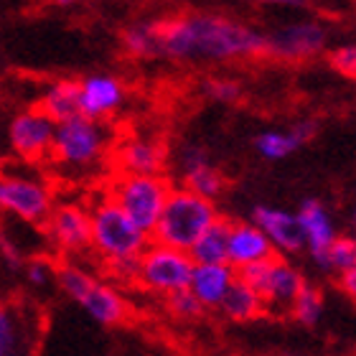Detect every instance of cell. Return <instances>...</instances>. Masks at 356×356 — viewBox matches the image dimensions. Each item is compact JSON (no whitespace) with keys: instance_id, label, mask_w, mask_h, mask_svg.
<instances>
[{"instance_id":"obj_1","label":"cell","mask_w":356,"mask_h":356,"mask_svg":"<svg viewBox=\"0 0 356 356\" xmlns=\"http://www.w3.org/2000/svg\"><path fill=\"white\" fill-rule=\"evenodd\" d=\"M161 56L173 61H239L265 54V36L245 23L214 13H186L158 23Z\"/></svg>"},{"instance_id":"obj_2","label":"cell","mask_w":356,"mask_h":356,"mask_svg":"<svg viewBox=\"0 0 356 356\" xmlns=\"http://www.w3.org/2000/svg\"><path fill=\"white\" fill-rule=\"evenodd\" d=\"M150 245V234L140 229L107 191H99L89 204V252L97 254L112 280L135 282L138 257Z\"/></svg>"},{"instance_id":"obj_3","label":"cell","mask_w":356,"mask_h":356,"mask_svg":"<svg viewBox=\"0 0 356 356\" xmlns=\"http://www.w3.org/2000/svg\"><path fill=\"white\" fill-rule=\"evenodd\" d=\"M54 282L99 326H120L130 316V303L118 285L92 275L72 257L54 265Z\"/></svg>"},{"instance_id":"obj_4","label":"cell","mask_w":356,"mask_h":356,"mask_svg":"<svg viewBox=\"0 0 356 356\" xmlns=\"http://www.w3.org/2000/svg\"><path fill=\"white\" fill-rule=\"evenodd\" d=\"M216 219H219V209L214 199H207L186 186H173L156 227L150 232V239L188 252V247L199 239L201 232Z\"/></svg>"},{"instance_id":"obj_5","label":"cell","mask_w":356,"mask_h":356,"mask_svg":"<svg viewBox=\"0 0 356 356\" xmlns=\"http://www.w3.org/2000/svg\"><path fill=\"white\" fill-rule=\"evenodd\" d=\"M112 153L110 130L102 120L74 115L56 122L49 161L64 171H89L97 168Z\"/></svg>"},{"instance_id":"obj_6","label":"cell","mask_w":356,"mask_h":356,"mask_svg":"<svg viewBox=\"0 0 356 356\" xmlns=\"http://www.w3.org/2000/svg\"><path fill=\"white\" fill-rule=\"evenodd\" d=\"M173 184L163 173H125L115 171L107 181V196L133 219L140 229L150 234L156 227Z\"/></svg>"},{"instance_id":"obj_7","label":"cell","mask_w":356,"mask_h":356,"mask_svg":"<svg viewBox=\"0 0 356 356\" xmlns=\"http://www.w3.org/2000/svg\"><path fill=\"white\" fill-rule=\"evenodd\" d=\"M56 204V191L44 176L0 168V214L23 224H44Z\"/></svg>"},{"instance_id":"obj_8","label":"cell","mask_w":356,"mask_h":356,"mask_svg":"<svg viewBox=\"0 0 356 356\" xmlns=\"http://www.w3.org/2000/svg\"><path fill=\"white\" fill-rule=\"evenodd\" d=\"M193 260L186 250L153 242L145 247L138 257V270H135V282L140 290L158 298H168L176 290L188 288L191 280Z\"/></svg>"},{"instance_id":"obj_9","label":"cell","mask_w":356,"mask_h":356,"mask_svg":"<svg viewBox=\"0 0 356 356\" xmlns=\"http://www.w3.org/2000/svg\"><path fill=\"white\" fill-rule=\"evenodd\" d=\"M237 275L257 290V296L265 303V311L270 313H288L293 298L305 282L300 270L290 265L282 254H273L270 260L242 267L237 270Z\"/></svg>"},{"instance_id":"obj_10","label":"cell","mask_w":356,"mask_h":356,"mask_svg":"<svg viewBox=\"0 0 356 356\" xmlns=\"http://www.w3.org/2000/svg\"><path fill=\"white\" fill-rule=\"evenodd\" d=\"M56 120H51L38 104L26 107L8 122V145L23 163H44L51 156Z\"/></svg>"},{"instance_id":"obj_11","label":"cell","mask_w":356,"mask_h":356,"mask_svg":"<svg viewBox=\"0 0 356 356\" xmlns=\"http://www.w3.org/2000/svg\"><path fill=\"white\" fill-rule=\"evenodd\" d=\"M46 239L64 257H82L89 252V204L64 199L54 204L44 222Z\"/></svg>"},{"instance_id":"obj_12","label":"cell","mask_w":356,"mask_h":356,"mask_svg":"<svg viewBox=\"0 0 356 356\" xmlns=\"http://www.w3.org/2000/svg\"><path fill=\"white\" fill-rule=\"evenodd\" d=\"M326 29L316 21L290 23L285 29L265 36V54L282 61H305L326 49Z\"/></svg>"},{"instance_id":"obj_13","label":"cell","mask_w":356,"mask_h":356,"mask_svg":"<svg viewBox=\"0 0 356 356\" xmlns=\"http://www.w3.org/2000/svg\"><path fill=\"white\" fill-rule=\"evenodd\" d=\"M36 313L29 305H10L0 303V356L31 354L33 343L38 339Z\"/></svg>"},{"instance_id":"obj_14","label":"cell","mask_w":356,"mask_h":356,"mask_svg":"<svg viewBox=\"0 0 356 356\" xmlns=\"http://www.w3.org/2000/svg\"><path fill=\"white\" fill-rule=\"evenodd\" d=\"M125 104V84L110 74H92L79 82V115L110 120Z\"/></svg>"},{"instance_id":"obj_15","label":"cell","mask_w":356,"mask_h":356,"mask_svg":"<svg viewBox=\"0 0 356 356\" xmlns=\"http://www.w3.org/2000/svg\"><path fill=\"white\" fill-rule=\"evenodd\" d=\"M115 168L125 173H163L165 153L163 143L150 135H130L112 148Z\"/></svg>"},{"instance_id":"obj_16","label":"cell","mask_w":356,"mask_h":356,"mask_svg":"<svg viewBox=\"0 0 356 356\" xmlns=\"http://www.w3.org/2000/svg\"><path fill=\"white\" fill-rule=\"evenodd\" d=\"M275 252L273 242L254 222H232L227 239V262L234 270H242L254 262L270 260Z\"/></svg>"},{"instance_id":"obj_17","label":"cell","mask_w":356,"mask_h":356,"mask_svg":"<svg viewBox=\"0 0 356 356\" xmlns=\"http://www.w3.org/2000/svg\"><path fill=\"white\" fill-rule=\"evenodd\" d=\"M252 222L265 232L277 254H298L300 250H305L303 227L298 222V214H288L273 207H257Z\"/></svg>"},{"instance_id":"obj_18","label":"cell","mask_w":356,"mask_h":356,"mask_svg":"<svg viewBox=\"0 0 356 356\" xmlns=\"http://www.w3.org/2000/svg\"><path fill=\"white\" fill-rule=\"evenodd\" d=\"M234 280H237V270L229 262H193L188 290L204 308H219Z\"/></svg>"},{"instance_id":"obj_19","label":"cell","mask_w":356,"mask_h":356,"mask_svg":"<svg viewBox=\"0 0 356 356\" xmlns=\"http://www.w3.org/2000/svg\"><path fill=\"white\" fill-rule=\"evenodd\" d=\"M178 168H181V181H184L181 186H186V188H191L207 199H216L224 191L222 173L211 165L209 156L201 148H186L181 153Z\"/></svg>"},{"instance_id":"obj_20","label":"cell","mask_w":356,"mask_h":356,"mask_svg":"<svg viewBox=\"0 0 356 356\" xmlns=\"http://www.w3.org/2000/svg\"><path fill=\"white\" fill-rule=\"evenodd\" d=\"M298 222L303 227L305 247L311 250L313 260H318L323 250L336 239V224L328 214V209L316 199L303 201L300 211H298Z\"/></svg>"},{"instance_id":"obj_21","label":"cell","mask_w":356,"mask_h":356,"mask_svg":"<svg viewBox=\"0 0 356 356\" xmlns=\"http://www.w3.org/2000/svg\"><path fill=\"white\" fill-rule=\"evenodd\" d=\"M219 311L229 321L245 323V321L260 318L262 313H265V303H262V298L257 296V290H254L252 285H247L237 275V280L232 282V288L227 290V296L222 298Z\"/></svg>"},{"instance_id":"obj_22","label":"cell","mask_w":356,"mask_h":356,"mask_svg":"<svg viewBox=\"0 0 356 356\" xmlns=\"http://www.w3.org/2000/svg\"><path fill=\"white\" fill-rule=\"evenodd\" d=\"M38 107L56 122L79 115V82H72V79L51 82L38 99Z\"/></svg>"},{"instance_id":"obj_23","label":"cell","mask_w":356,"mask_h":356,"mask_svg":"<svg viewBox=\"0 0 356 356\" xmlns=\"http://www.w3.org/2000/svg\"><path fill=\"white\" fill-rule=\"evenodd\" d=\"M229 224L227 219H216L201 232L199 239L188 247L193 262H227V239H229Z\"/></svg>"},{"instance_id":"obj_24","label":"cell","mask_w":356,"mask_h":356,"mask_svg":"<svg viewBox=\"0 0 356 356\" xmlns=\"http://www.w3.org/2000/svg\"><path fill=\"white\" fill-rule=\"evenodd\" d=\"M122 46L135 59H153L161 56V33L158 23H138L122 33Z\"/></svg>"},{"instance_id":"obj_25","label":"cell","mask_w":356,"mask_h":356,"mask_svg":"<svg viewBox=\"0 0 356 356\" xmlns=\"http://www.w3.org/2000/svg\"><path fill=\"white\" fill-rule=\"evenodd\" d=\"M288 313L298 323H303V326H316L321 316H323V296H321V290L316 285L303 282L300 290L296 293V298H293Z\"/></svg>"},{"instance_id":"obj_26","label":"cell","mask_w":356,"mask_h":356,"mask_svg":"<svg viewBox=\"0 0 356 356\" xmlns=\"http://www.w3.org/2000/svg\"><path fill=\"white\" fill-rule=\"evenodd\" d=\"M316 262L328 273L343 275L356 265V237H339L336 234V239L323 250V254Z\"/></svg>"},{"instance_id":"obj_27","label":"cell","mask_w":356,"mask_h":356,"mask_svg":"<svg viewBox=\"0 0 356 356\" xmlns=\"http://www.w3.org/2000/svg\"><path fill=\"white\" fill-rule=\"evenodd\" d=\"M298 148H300V140L293 130H288V133L267 130V133L257 135V140H254V150L267 161H282V158L293 156Z\"/></svg>"},{"instance_id":"obj_28","label":"cell","mask_w":356,"mask_h":356,"mask_svg":"<svg viewBox=\"0 0 356 356\" xmlns=\"http://www.w3.org/2000/svg\"><path fill=\"white\" fill-rule=\"evenodd\" d=\"M165 305H168V313L178 321H196L201 313L207 311L188 288L171 293V296L165 298Z\"/></svg>"},{"instance_id":"obj_29","label":"cell","mask_w":356,"mask_h":356,"mask_svg":"<svg viewBox=\"0 0 356 356\" xmlns=\"http://www.w3.org/2000/svg\"><path fill=\"white\" fill-rule=\"evenodd\" d=\"M328 61H331V67H334L341 76L354 79L356 82V41L336 46L334 51H331V56H328Z\"/></svg>"},{"instance_id":"obj_30","label":"cell","mask_w":356,"mask_h":356,"mask_svg":"<svg viewBox=\"0 0 356 356\" xmlns=\"http://www.w3.org/2000/svg\"><path fill=\"white\" fill-rule=\"evenodd\" d=\"M204 89L216 102H237L242 97V84L234 82V79H209Z\"/></svg>"},{"instance_id":"obj_31","label":"cell","mask_w":356,"mask_h":356,"mask_svg":"<svg viewBox=\"0 0 356 356\" xmlns=\"http://www.w3.org/2000/svg\"><path fill=\"white\" fill-rule=\"evenodd\" d=\"M23 275L33 288H46L54 282V265L49 260H29L23 265Z\"/></svg>"},{"instance_id":"obj_32","label":"cell","mask_w":356,"mask_h":356,"mask_svg":"<svg viewBox=\"0 0 356 356\" xmlns=\"http://www.w3.org/2000/svg\"><path fill=\"white\" fill-rule=\"evenodd\" d=\"M316 130H318V125H316L313 120H303V122H298V125H293V133H296V138L300 140V145H305L308 140H313V135H316Z\"/></svg>"},{"instance_id":"obj_33","label":"cell","mask_w":356,"mask_h":356,"mask_svg":"<svg viewBox=\"0 0 356 356\" xmlns=\"http://www.w3.org/2000/svg\"><path fill=\"white\" fill-rule=\"evenodd\" d=\"M341 288L346 290V296L356 300V265L341 275Z\"/></svg>"},{"instance_id":"obj_34","label":"cell","mask_w":356,"mask_h":356,"mask_svg":"<svg viewBox=\"0 0 356 356\" xmlns=\"http://www.w3.org/2000/svg\"><path fill=\"white\" fill-rule=\"evenodd\" d=\"M260 6H300L303 0H257Z\"/></svg>"},{"instance_id":"obj_35","label":"cell","mask_w":356,"mask_h":356,"mask_svg":"<svg viewBox=\"0 0 356 356\" xmlns=\"http://www.w3.org/2000/svg\"><path fill=\"white\" fill-rule=\"evenodd\" d=\"M51 3H56V6H72V3H76V0H51Z\"/></svg>"},{"instance_id":"obj_36","label":"cell","mask_w":356,"mask_h":356,"mask_svg":"<svg viewBox=\"0 0 356 356\" xmlns=\"http://www.w3.org/2000/svg\"><path fill=\"white\" fill-rule=\"evenodd\" d=\"M0 168H3V158H0Z\"/></svg>"},{"instance_id":"obj_37","label":"cell","mask_w":356,"mask_h":356,"mask_svg":"<svg viewBox=\"0 0 356 356\" xmlns=\"http://www.w3.org/2000/svg\"><path fill=\"white\" fill-rule=\"evenodd\" d=\"M354 224H356V211H354Z\"/></svg>"}]
</instances>
